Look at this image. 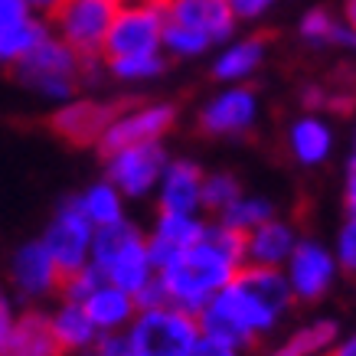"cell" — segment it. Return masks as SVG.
I'll return each mask as SVG.
<instances>
[{"label":"cell","instance_id":"1","mask_svg":"<svg viewBox=\"0 0 356 356\" xmlns=\"http://www.w3.org/2000/svg\"><path fill=\"white\" fill-rule=\"evenodd\" d=\"M291 301L294 294L284 268L245 265L238 271V278L203 307L200 330L209 340H222V343L245 350L248 343L275 330Z\"/></svg>","mask_w":356,"mask_h":356},{"label":"cell","instance_id":"2","mask_svg":"<svg viewBox=\"0 0 356 356\" xmlns=\"http://www.w3.org/2000/svg\"><path fill=\"white\" fill-rule=\"evenodd\" d=\"M242 268H245V236L213 219L206 226L203 242H196L184 255L157 268V278L167 288L170 307L200 317L206 304L226 284H232Z\"/></svg>","mask_w":356,"mask_h":356},{"label":"cell","instance_id":"3","mask_svg":"<svg viewBox=\"0 0 356 356\" xmlns=\"http://www.w3.org/2000/svg\"><path fill=\"white\" fill-rule=\"evenodd\" d=\"M92 265L105 275L108 284H118V288H124L131 294H138L157 275L151 259V245H147V232H140L131 219L95 229Z\"/></svg>","mask_w":356,"mask_h":356},{"label":"cell","instance_id":"4","mask_svg":"<svg viewBox=\"0 0 356 356\" xmlns=\"http://www.w3.org/2000/svg\"><path fill=\"white\" fill-rule=\"evenodd\" d=\"M13 76H17L20 86H26L36 95H43L46 102L65 105V102H72L79 82L86 76V59L53 33L26 59L13 65Z\"/></svg>","mask_w":356,"mask_h":356},{"label":"cell","instance_id":"5","mask_svg":"<svg viewBox=\"0 0 356 356\" xmlns=\"http://www.w3.org/2000/svg\"><path fill=\"white\" fill-rule=\"evenodd\" d=\"M124 337L134 356H193L196 343L203 340V330L196 314L167 304L157 311H140Z\"/></svg>","mask_w":356,"mask_h":356},{"label":"cell","instance_id":"6","mask_svg":"<svg viewBox=\"0 0 356 356\" xmlns=\"http://www.w3.org/2000/svg\"><path fill=\"white\" fill-rule=\"evenodd\" d=\"M115 10L118 7L108 0H63L49 17V26L82 59H95L105 53V40H108Z\"/></svg>","mask_w":356,"mask_h":356},{"label":"cell","instance_id":"7","mask_svg":"<svg viewBox=\"0 0 356 356\" xmlns=\"http://www.w3.org/2000/svg\"><path fill=\"white\" fill-rule=\"evenodd\" d=\"M163 30H167V10L151 0H131L115 10L108 40H105V59L138 53H163Z\"/></svg>","mask_w":356,"mask_h":356},{"label":"cell","instance_id":"8","mask_svg":"<svg viewBox=\"0 0 356 356\" xmlns=\"http://www.w3.org/2000/svg\"><path fill=\"white\" fill-rule=\"evenodd\" d=\"M43 245L49 248V255L56 259V265L63 268V275H72V271L86 268L92 261V245H95V226L92 219L82 213L79 206V196H69L56 206L53 219L46 226Z\"/></svg>","mask_w":356,"mask_h":356},{"label":"cell","instance_id":"9","mask_svg":"<svg viewBox=\"0 0 356 356\" xmlns=\"http://www.w3.org/2000/svg\"><path fill=\"white\" fill-rule=\"evenodd\" d=\"M167 163H170V157H167L161 140L121 147V151L105 157V180H111L131 200H140V196L157 193Z\"/></svg>","mask_w":356,"mask_h":356},{"label":"cell","instance_id":"10","mask_svg":"<svg viewBox=\"0 0 356 356\" xmlns=\"http://www.w3.org/2000/svg\"><path fill=\"white\" fill-rule=\"evenodd\" d=\"M177 108L167 102H151V105H138V108H121L108 131L98 140V151L115 154L121 147H134V144H157V140L173 128Z\"/></svg>","mask_w":356,"mask_h":356},{"label":"cell","instance_id":"11","mask_svg":"<svg viewBox=\"0 0 356 356\" xmlns=\"http://www.w3.org/2000/svg\"><path fill=\"white\" fill-rule=\"evenodd\" d=\"M337 271H340V261H337L334 248H327L317 238H301L298 248H294V255L284 265L294 301H304V304L321 301L334 288Z\"/></svg>","mask_w":356,"mask_h":356},{"label":"cell","instance_id":"12","mask_svg":"<svg viewBox=\"0 0 356 356\" xmlns=\"http://www.w3.org/2000/svg\"><path fill=\"white\" fill-rule=\"evenodd\" d=\"M63 268L56 265L49 255V248L43 245V238L23 242L10 259V284L23 301H43L53 298L63 288Z\"/></svg>","mask_w":356,"mask_h":356},{"label":"cell","instance_id":"13","mask_svg":"<svg viewBox=\"0 0 356 356\" xmlns=\"http://www.w3.org/2000/svg\"><path fill=\"white\" fill-rule=\"evenodd\" d=\"M259 121V95L248 86H226L200 111V128L213 138H242Z\"/></svg>","mask_w":356,"mask_h":356},{"label":"cell","instance_id":"14","mask_svg":"<svg viewBox=\"0 0 356 356\" xmlns=\"http://www.w3.org/2000/svg\"><path fill=\"white\" fill-rule=\"evenodd\" d=\"M206 226L209 222L203 219V213H157L154 229L147 232L154 268H163L170 259L184 255L196 242H203Z\"/></svg>","mask_w":356,"mask_h":356},{"label":"cell","instance_id":"15","mask_svg":"<svg viewBox=\"0 0 356 356\" xmlns=\"http://www.w3.org/2000/svg\"><path fill=\"white\" fill-rule=\"evenodd\" d=\"M118 105H105V102H88V98H72L59 105L53 115V131L69 144H95L102 134L108 131V124L118 115Z\"/></svg>","mask_w":356,"mask_h":356},{"label":"cell","instance_id":"16","mask_svg":"<svg viewBox=\"0 0 356 356\" xmlns=\"http://www.w3.org/2000/svg\"><path fill=\"white\" fill-rule=\"evenodd\" d=\"M163 10L170 23H184L190 30L206 33L216 46H226L232 40L238 23L229 0H170Z\"/></svg>","mask_w":356,"mask_h":356},{"label":"cell","instance_id":"17","mask_svg":"<svg viewBox=\"0 0 356 356\" xmlns=\"http://www.w3.org/2000/svg\"><path fill=\"white\" fill-rule=\"evenodd\" d=\"M203 184L206 173L200 170V163L186 161V157L170 161L157 186L161 213H203Z\"/></svg>","mask_w":356,"mask_h":356},{"label":"cell","instance_id":"18","mask_svg":"<svg viewBox=\"0 0 356 356\" xmlns=\"http://www.w3.org/2000/svg\"><path fill=\"white\" fill-rule=\"evenodd\" d=\"M301 236L288 219H268L265 226L252 229L245 236V265H259V268H284L288 259L294 255Z\"/></svg>","mask_w":356,"mask_h":356},{"label":"cell","instance_id":"19","mask_svg":"<svg viewBox=\"0 0 356 356\" xmlns=\"http://www.w3.org/2000/svg\"><path fill=\"white\" fill-rule=\"evenodd\" d=\"M0 356H65V350L53 330L49 314L23 311L17 314L13 330L7 337L3 350H0Z\"/></svg>","mask_w":356,"mask_h":356},{"label":"cell","instance_id":"20","mask_svg":"<svg viewBox=\"0 0 356 356\" xmlns=\"http://www.w3.org/2000/svg\"><path fill=\"white\" fill-rule=\"evenodd\" d=\"M265 49L268 43L261 36L229 40L226 46H219L216 59H213V79L222 86H245L255 76V69L265 63Z\"/></svg>","mask_w":356,"mask_h":356},{"label":"cell","instance_id":"21","mask_svg":"<svg viewBox=\"0 0 356 356\" xmlns=\"http://www.w3.org/2000/svg\"><path fill=\"white\" fill-rule=\"evenodd\" d=\"M86 311H88V317L95 321L98 334H124V330L134 324V317L140 314V307H138V298L131 291L105 281L86 301Z\"/></svg>","mask_w":356,"mask_h":356},{"label":"cell","instance_id":"22","mask_svg":"<svg viewBox=\"0 0 356 356\" xmlns=\"http://www.w3.org/2000/svg\"><path fill=\"white\" fill-rule=\"evenodd\" d=\"M288 147L301 167H321L334 154V128L321 115H301L288 128Z\"/></svg>","mask_w":356,"mask_h":356},{"label":"cell","instance_id":"23","mask_svg":"<svg viewBox=\"0 0 356 356\" xmlns=\"http://www.w3.org/2000/svg\"><path fill=\"white\" fill-rule=\"evenodd\" d=\"M49 321H53V330L59 337V343H63L65 353H86L92 346L98 343V327L95 321L88 317L86 304H76V301H63L49 314Z\"/></svg>","mask_w":356,"mask_h":356},{"label":"cell","instance_id":"24","mask_svg":"<svg viewBox=\"0 0 356 356\" xmlns=\"http://www.w3.org/2000/svg\"><path fill=\"white\" fill-rule=\"evenodd\" d=\"M337 337H340L337 321L321 317V321H311V324H304L301 330H294L284 343H278L265 356H327L330 346L337 343Z\"/></svg>","mask_w":356,"mask_h":356},{"label":"cell","instance_id":"25","mask_svg":"<svg viewBox=\"0 0 356 356\" xmlns=\"http://www.w3.org/2000/svg\"><path fill=\"white\" fill-rule=\"evenodd\" d=\"M79 206H82V213L92 219L95 229L115 226L121 219H128L124 216V193H121L111 180H95L92 186H86V190L79 193Z\"/></svg>","mask_w":356,"mask_h":356},{"label":"cell","instance_id":"26","mask_svg":"<svg viewBox=\"0 0 356 356\" xmlns=\"http://www.w3.org/2000/svg\"><path fill=\"white\" fill-rule=\"evenodd\" d=\"M49 36H53L49 17H36V13H33V17H26L23 23H17L13 30H7L0 36V63L13 69V65L20 63V59H26L43 40H49Z\"/></svg>","mask_w":356,"mask_h":356},{"label":"cell","instance_id":"27","mask_svg":"<svg viewBox=\"0 0 356 356\" xmlns=\"http://www.w3.org/2000/svg\"><path fill=\"white\" fill-rule=\"evenodd\" d=\"M216 219L222 222V226L248 236L252 229H259V226H265L268 219H275V206H271V200H265V196H245L242 193L236 203H229Z\"/></svg>","mask_w":356,"mask_h":356},{"label":"cell","instance_id":"28","mask_svg":"<svg viewBox=\"0 0 356 356\" xmlns=\"http://www.w3.org/2000/svg\"><path fill=\"white\" fill-rule=\"evenodd\" d=\"M216 49V43L200 30H190L184 23H170L167 20V30H163V56H173V59H196V56Z\"/></svg>","mask_w":356,"mask_h":356},{"label":"cell","instance_id":"29","mask_svg":"<svg viewBox=\"0 0 356 356\" xmlns=\"http://www.w3.org/2000/svg\"><path fill=\"white\" fill-rule=\"evenodd\" d=\"M167 65V56L163 53H138V56H118V59H105V69H108L115 79L121 82H147V79H157Z\"/></svg>","mask_w":356,"mask_h":356},{"label":"cell","instance_id":"30","mask_svg":"<svg viewBox=\"0 0 356 356\" xmlns=\"http://www.w3.org/2000/svg\"><path fill=\"white\" fill-rule=\"evenodd\" d=\"M242 196V186L232 173H206V184H203V213H213L219 216L229 203H236Z\"/></svg>","mask_w":356,"mask_h":356},{"label":"cell","instance_id":"31","mask_svg":"<svg viewBox=\"0 0 356 356\" xmlns=\"http://www.w3.org/2000/svg\"><path fill=\"white\" fill-rule=\"evenodd\" d=\"M105 284V275L88 261L86 268L72 271V275H65L63 278V288H59V294H63V301H76V304H86L92 294L98 291Z\"/></svg>","mask_w":356,"mask_h":356},{"label":"cell","instance_id":"32","mask_svg":"<svg viewBox=\"0 0 356 356\" xmlns=\"http://www.w3.org/2000/svg\"><path fill=\"white\" fill-rule=\"evenodd\" d=\"M337 23L340 20H334L324 7H314V10L304 13V20H301V40H307L311 46H330L334 43Z\"/></svg>","mask_w":356,"mask_h":356},{"label":"cell","instance_id":"33","mask_svg":"<svg viewBox=\"0 0 356 356\" xmlns=\"http://www.w3.org/2000/svg\"><path fill=\"white\" fill-rule=\"evenodd\" d=\"M334 255H337V261H340V271L356 275V216H346V222L340 226Z\"/></svg>","mask_w":356,"mask_h":356},{"label":"cell","instance_id":"34","mask_svg":"<svg viewBox=\"0 0 356 356\" xmlns=\"http://www.w3.org/2000/svg\"><path fill=\"white\" fill-rule=\"evenodd\" d=\"M82 356H134V350H131L124 334H102L98 343L92 350H86Z\"/></svg>","mask_w":356,"mask_h":356},{"label":"cell","instance_id":"35","mask_svg":"<svg viewBox=\"0 0 356 356\" xmlns=\"http://www.w3.org/2000/svg\"><path fill=\"white\" fill-rule=\"evenodd\" d=\"M134 298H138V307H140V311H157V307H167V304H170V298H167V288L161 284V278H157V275H154V281H147V284H144V288H140Z\"/></svg>","mask_w":356,"mask_h":356},{"label":"cell","instance_id":"36","mask_svg":"<svg viewBox=\"0 0 356 356\" xmlns=\"http://www.w3.org/2000/svg\"><path fill=\"white\" fill-rule=\"evenodd\" d=\"M238 20H259L261 13H268L275 7V0H229Z\"/></svg>","mask_w":356,"mask_h":356},{"label":"cell","instance_id":"37","mask_svg":"<svg viewBox=\"0 0 356 356\" xmlns=\"http://www.w3.org/2000/svg\"><path fill=\"white\" fill-rule=\"evenodd\" d=\"M193 356H242V350L232 343H222V340H209V337H203L200 343H196Z\"/></svg>","mask_w":356,"mask_h":356},{"label":"cell","instance_id":"38","mask_svg":"<svg viewBox=\"0 0 356 356\" xmlns=\"http://www.w3.org/2000/svg\"><path fill=\"white\" fill-rule=\"evenodd\" d=\"M13 321H17V314H13L10 301L3 298V291H0V350H3V343H7V337H10Z\"/></svg>","mask_w":356,"mask_h":356},{"label":"cell","instance_id":"39","mask_svg":"<svg viewBox=\"0 0 356 356\" xmlns=\"http://www.w3.org/2000/svg\"><path fill=\"white\" fill-rule=\"evenodd\" d=\"M330 46H340V49H356V30L346 20H340V23H337V30H334V43H330Z\"/></svg>","mask_w":356,"mask_h":356},{"label":"cell","instance_id":"40","mask_svg":"<svg viewBox=\"0 0 356 356\" xmlns=\"http://www.w3.org/2000/svg\"><path fill=\"white\" fill-rule=\"evenodd\" d=\"M343 206L346 216H356V173H346V186H343Z\"/></svg>","mask_w":356,"mask_h":356},{"label":"cell","instance_id":"41","mask_svg":"<svg viewBox=\"0 0 356 356\" xmlns=\"http://www.w3.org/2000/svg\"><path fill=\"white\" fill-rule=\"evenodd\" d=\"M23 3H26V7H30L36 17H53L56 7H59L63 0H23Z\"/></svg>","mask_w":356,"mask_h":356},{"label":"cell","instance_id":"42","mask_svg":"<svg viewBox=\"0 0 356 356\" xmlns=\"http://www.w3.org/2000/svg\"><path fill=\"white\" fill-rule=\"evenodd\" d=\"M327 356H356V334L343 337V340H337L334 346H330V353Z\"/></svg>","mask_w":356,"mask_h":356},{"label":"cell","instance_id":"43","mask_svg":"<svg viewBox=\"0 0 356 356\" xmlns=\"http://www.w3.org/2000/svg\"><path fill=\"white\" fill-rule=\"evenodd\" d=\"M304 105H311V108H317V105H327V102H324V92H321V88H307V92H304Z\"/></svg>","mask_w":356,"mask_h":356},{"label":"cell","instance_id":"44","mask_svg":"<svg viewBox=\"0 0 356 356\" xmlns=\"http://www.w3.org/2000/svg\"><path fill=\"white\" fill-rule=\"evenodd\" d=\"M346 23L356 30V0H350V3H346Z\"/></svg>","mask_w":356,"mask_h":356},{"label":"cell","instance_id":"45","mask_svg":"<svg viewBox=\"0 0 356 356\" xmlns=\"http://www.w3.org/2000/svg\"><path fill=\"white\" fill-rule=\"evenodd\" d=\"M350 170L356 173V138H353V147H350Z\"/></svg>","mask_w":356,"mask_h":356},{"label":"cell","instance_id":"46","mask_svg":"<svg viewBox=\"0 0 356 356\" xmlns=\"http://www.w3.org/2000/svg\"><path fill=\"white\" fill-rule=\"evenodd\" d=\"M108 3H115V7H124V3H131V0H108Z\"/></svg>","mask_w":356,"mask_h":356},{"label":"cell","instance_id":"47","mask_svg":"<svg viewBox=\"0 0 356 356\" xmlns=\"http://www.w3.org/2000/svg\"><path fill=\"white\" fill-rule=\"evenodd\" d=\"M151 3H157V7H167V3H170V0H151Z\"/></svg>","mask_w":356,"mask_h":356}]
</instances>
